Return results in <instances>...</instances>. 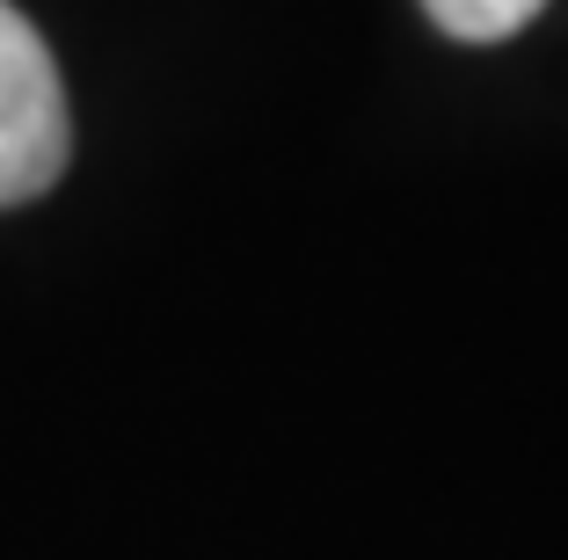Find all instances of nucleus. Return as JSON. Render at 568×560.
Returning a JSON list of instances; mask_svg holds the SVG:
<instances>
[{
    "mask_svg": "<svg viewBox=\"0 0 568 560\" xmlns=\"http://www.w3.org/2000/svg\"><path fill=\"white\" fill-rule=\"evenodd\" d=\"M67 88L51 67V44L16 0H0V212L44 197L67 175Z\"/></svg>",
    "mask_w": 568,
    "mask_h": 560,
    "instance_id": "nucleus-1",
    "label": "nucleus"
},
{
    "mask_svg": "<svg viewBox=\"0 0 568 560\" xmlns=\"http://www.w3.org/2000/svg\"><path fill=\"white\" fill-rule=\"evenodd\" d=\"M430 22L459 44H503V37H518L525 22L547 8V0H423Z\"/></svg>",
    "mask_w": 568,
    "mask_h": 560,
    "instance_id": "nucleus-2",
    "label": "nucleus"
}]
</instances>
